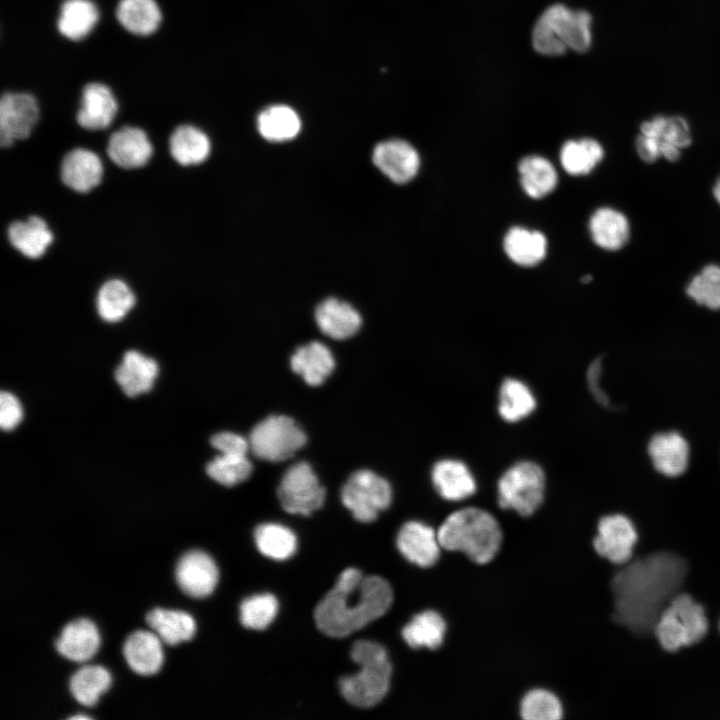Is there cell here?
Here are the masks:
<instances>
[{
  "mask_svg": "<svg viewBox=\"0 0 720 720\" xmlns=\"http://www.w3.org/2000/svg\"><path fill=\"white\" fill-rule=\"evenodd\" d=\"M662 140L656 137L639 135L636 150L639 157L646 163H653L661 157Z\"/></svg>",
  "mask_w": 720,
  "mask_h": 720,
  "instance_id": "cell-49",
  "label": "cell"
},
{
  "mask_svg": "<svg viewBox=\"0 0 720 720\" xmlns=\"http://www.w3.org/2000/svg\"><path fill=\"white\" fill-rule=\"evenodd\" d=\"M545 490L546 475L541 465L528 459L519 460L507 467L498 478V505L527 517L542 505Z\"/></svg>",
  "mask_w": 720,
  "mask_h": 720,
  "instance_id": "cell-7",
  "label": "cell"
},
{
  "mask_svg": "<svg viewBox=\"0 0 720 720\" xmlns=\"http://www.w3.org/2000/svg\"><path fill=\"white\" fill-rule=\"evenodd\" d=\"M520 714L525 720H558L563 708L558 697L546 689H533L521 700Z\"/></svg>",
  "mask_w": 720,
  "mask_h": 720,
  "instance_id": "cell-44",
  "label": "cell"
},
{
  "mask_svg": "<svg viewBox=\"0 0 720 720\" xmlns=\"http://www.w3.org/2000/svg\"><path fill=\"white\" fill-rule=\"evenodd\" d=\"M292 370L310 386L321 385L333 372L335 359L330 349L313 341L296 349L291 356Z\"/></svg>",
  "mask_w": 720,
  "mask_h": 720,
  "instance_id": "cell-25",
  "label": "cell"
},
{
  "mask_svg": "<svg viewBox=\"0 0 720 720\" xmlns=\"http://www.w3.org/2000/svg\"><path fill=\"white\" fill-rule=\"evenodd\" d=\"M638 533L633 522L623 514L603 516L593 540L595 551L613 564L624 565L633 556Z\"/></svg>",
  "mask_w": 720,
  "mask_h": 720,
  "instance_id": "cell-12",
  "label": "cell"
},
{
  "mask_svg": "<svg viewBox=\"0 0 720 720\" xmlns=\"http://www.w3.org/2000/svg\"><path fill=\"white\" fill-rule=\"evenodd\" d=\"M687 563L671 552L630 560L613 577L614 618L637 634L653 632L657 618L678 593Z\"/></svg>",
  "mask_w": 720,
  "mask_h": 720,
  "instance_id": "cell-1",
  "label": "cell"
},
{
  "mask_svg": "<svg viewBox=\"0 0 720 720\" xmlns=\"http://www.w3.org/2000/svg\"><path fill=\"white\" fill-rule=\"evenodd\" d=\"M590 280H592V277H591V276H585V277L582 278V282H584V283H587V282H589Z\"/></svg>",
  "mask_w": 720,
  "mask_h": 720,
  "instance_id": "cell-51",
  "label": "cell"
},
{
  "mask_svg": "<svg viewBox=\"0 0 720 720\" xmlns=\"http://www.w3.org/2000/svg\"><path fill=\"white\" fill-rule=\"evenodd\" d=\"M278 601L272 594H257L246 598L240 605V621L248 629L263 630L275 619Z\"/></svg>",
  "mask_w": 720,
  "mask_h": 720,
  "instance_id": "cell-41",
  "label": "cell"
},
{
  "mask_svg": "<svg viewBox=\"0 0 720 720\" xmlns=\"http://www.w3.org/2000/svg\"><path fill=\"white\" fill-rule=\"evenodd\" d=\"M446 622L434 610L416 614L403 628L402 637L407 645L414 649L439 648L445 638Z\"/></svg>",
  "mask_w": 720,
  "mask_h": 720,
  "instance_id": "cell-32",
  "label": "cell"
},
{
  "mask_svg": "<svg viewBox=\"0 0 720 720\" xmlns=\"http://www.w3.org/2000/svg\"><path fill=\"white\" fill-rule=\"evenodd\" d=\"M393 602L390 584L379 576H364L356 568L344 570L314 611L317 628L343 638L382 617Z\"/></svg>",
  "mask_w": 720,
  "mask_h": 720,
  "instance_id": "cell-2",
  "label": "cell"
},
{
  "mask_svg": "<svg viewBox=\"0 0 720 720\" xmlns=\"http://www.w3.org/2000/svg\"><path fill=\"white\" fill-rule=\"evenodd\" d=\"M704 607L686 593H677L656 620L653 632L660 646L668 651L700 642L708 632Z\"/></svg>",
  "mask_w": 720,
  "mask_h": 720,
  "instance_id": "cell-6",
  "label": "cell"
},
{
  "mask_svg": "<svg viewBox=\"0 0 720 720\" xmlns=\"http://www.w3.org/2000/svg\"><path fill=\"white\" fill-rule=\"evenodd\" d=\"M602 372V360L597 358L591 362L588 367L586 376L587 383L591 394L594 399L602 406H609L610 400L600 385V378Z\"/></svg>",
  "mask_w": 720,
  "mask_h": 720,
  "instance_id": "cell-48",
  "label": "cell"
},
{
  "mask_svg": "<svg viewBox=\"0 0 720 720\" xmlns=\"http://www.w3.org/2000/svg\"><path fill=\"white\" fill-rule=\"evenodd\" d=\"M648 453L654 468L667 477L683 474L689 462V445L678 432L654 435L648 445Z\"/></svg>",
  "mask_w": 720,
  "mask_h": 720,
  "instance_id": "cell-20",
  "label": "cell"
},
{
  "mask_svg": "<svg viewBox=\"0 0 720 720\" xmlns=\"http://www.w3.org/2000/svg\"><path fill=\"white\" fill-rule=\"evenodd\" d=\"M110 684L111 677L105 668L98 665H87L72 675L69 688L77 702L84 706H93Z\"/></svg>",
  "mask_w": 720,
  "mask_h": 720,
  "instance_id": "cell-40",
  "label": "cell"
},
{
  "mask_svg": "<svg viewBox=\"0 0 720 720\" xmlns=\"http://www.w3.org/2000/svg\"><path fill=\"white\" fill-rule=\"evenodd\" d=\"M211 445L227 455H247L250 451L249 441L233 432H219L211 437Z\"/></svg>",
  "mask_w": 720,
  "mask_h": 720,
  "instance_id": "cell-46",
  "label": "cell"
},
{
  "mask_svg": "<svg viewBox=\"0 0 720 720\" xmlns=\"http://www.w3.org/2000/svg\"><path fill=\"white\" fill-rule=\"evenodd\" d=\"M603 148L599 142L591 138L567 141L560 153L564 170L571 175L590 173L602 160Z\"/></svg>",
  "mask_w": 720,
  "mask_h": 720,
  "instance_id": "cell-39",
  "label": "cell"
},
{
  "mask_svg": "<svg viewBox=\"0 0 720 720\" xmlns=\"http://www.w3.org/2000/svg\"><path fill=\"white\" fill-rule=\"evenodd\" d=\"M23 417L22 407L18 399L11 393L2 391L0 394V426L3 430L14 429Z\"/></svg>",
  "mask_w": 720,
  "mask_h": 720,
  "instance_id": "cell-47",
  "label": "cell"
},
{
  "mask_svg": "<svg viewBox=\"0 0 720 720\" xmlns=\"http://www.w3.org/2000/svg\"><path fill=\"white\" fill-rule=\"evenodd\" d=\"M87 718H89V717L82 716V715H77V716L71 717V719H87Z\"/></svg>",
  "mask_w": 720,
  "mask_h": 720,
  "instance_id": "cell-52",
  "label": "cell"
},
{
  "mask_svg": "<svg viewBox=\"0 0 720 720\" xmlns=\"http://www.w3.org/2000/svg\"><path fill=\"white\" fill-rule=\"evenodd\" d=\"M117 111L118 103L111 89L101 82H89L81 91L76 122L86 130H103L111 125Z\"/></svg>",
  "mask_w": 720,
  "mask_h": 720,
  "instance_id": "cell-16",
  "label": "cell"
},
{
  "mask_svg": "<svg viewBox=\"0 0 720 720\" xmlns=\"http://www.w3.org/2000/svg\"><path fill=\"white\" fill-rule=\"evenodd\" d=\"M358 673L342 677L339 690L344 699L359 708H371L386 696L390 688L392 665L386 649L378 643L360 640L351 649Z\"/></svg>",
  "mask_w": 720,
  "mask_h": 720,
  "instance_id": "cell-4",
  "label": "cell"
},
{
  "mask_svg": "<svg viewBox=\"0 0 720 720\" xmlns=\"http://www.w3.org/2000/svg\"><path fill=\"white\" fill-rule=\"evenodd\" d=\"M146 622L161 641L168 645L190 640L196 630L193 617L179 610L154 608L147 613Z\"/></svg>",
  "mask_w": 720,
  "mask_h": 720,
  "instance_id": "cell-33",
  "label": "cell"
},
{
  "mask_svg": "<svg viewBox=\"0 0 720 720\" xmlns=\"http://www.w3.org/2000/svg\"><path fill=\"white\" fill-rule=\"evenodd\" d=\"M158 375L157 363L137 351H127L115 371V379L130 397L148 392Z\"/></svg>",
  "mask_w": 720,
  "mask_h": 720,
  "instance_id": "cell-27",
  "label": "cell"
},
{
  "mask_svg": "<svg viewBox=\"0 0 720 720\" xmlns=\"http://www.w3.org/2000/svg\"><path fill=\"white\" fill-rule=\"evenodd\" d=\"M504 250L516 264L534 266L545 257L546 238L541 232L513 227L505 235Z\"/></svg>",
  "mask_w": 720,
  "mask_h": 720,
  "instance_id": "cell-34",
  "label": "cell"
},
{
  "mask_svg": "<svg viewBox=\"0 0 720 720\" xmlns=\"http://www.w3.org/2000/svg\"><path fill=\"white\" fill-rule=\"evenodd\" d=\"M537 398L530 386L516 377L501 382L497 396V412L503 421L518 423L534 413Z\"/></svg>",
  "mask_w": 720,
  "mask_h": 720,
  "instance_id": "cell-24",
  "label": "cell"
},
{
  "mask_svg": "<svg viewBox=\"0 0 720 720\" xmlns=\"http://www.w3.org/2000/svg\"><path fill=\"white\" fill-rule=\"evenodd\" d=\"M250 451L259 459L280 462L292 457L306 443L303 429L290 417L270 415L250 432Z\"/></svg>",
  "mask_w": 720,
  "mask_h": 720,
  "instance_id": "cell-8",
  "label": "cell"
},
{
  "mask_svg": "<svg viewBox=\"0 0 720 720\" xmlns=\"http://www.w3.org/2000/svg\"><path fill=\"white\" fill-rule=\"evenodd\" d=\"M641 134L659 138L682 149L691 144V133L687 121L679 116H657L641 125Z\"/></svg>",
  "mask_w": 720,
  "mask_h": 720,
  "instance_id": "cell-42",
  "label": "cell"
},
{
  "mask_svg": "<svg viewBox=\"0 0 720 720\" xmlns=\"http://www.w3.org/2000/svg\"><path fill=\"white\" fill-rule=\"evenodd\" d=\"M99 20L97 6L91 0H64L56 22L60 35L71 41L85 38Z\"/></svg>",
  "mask_w": 720,
  "mask_h": 720,
  "instance_id": "cell-28",
  "label": "cell"
},
{
  "mask_svg": "<svg viewBox=\"0 0 720 720\" xmlns=\"http://www.w3.org/2000/svg\"><path fill=\"white\" fill-rule=\"evenodd\" d=\"M175 576L180 589L185 594L204 598L216 588L219 572L214 560L207 553L192 550L179 559Z\"/></svg>",
  "mask_w": 720,
  "mask_h": 720,
  "instance_id": "cell-13",
  "label": "cell"
},
{
  "mask_svg": "<svg viewBox=\"0 0 720 720\" xmlns=\"http://www.w3.org/2000/svg\"><path fill=\"white\" fill-rule=\"evenodd\" d=\"M591 15L563 4L548 7L532 31L533 48L542 55L556 56L567 49L585 52L591 46Z\"/></svg>",
  "mask_w": 720,
  "mask_h": 720,
  "instance_id": "cell-5",
  "label": "cell"
},
{
  "mask_svg": "<svg viewBox=\"0 0 720 720\" xmlns=\"http://www.w3.org/2000/svg\"><path fill=\"white\" fill-rule=\"evenodd\" d=\"M257 127L264 139L271 142H284L293 139L299 133L301 121L291 107L273 105L258 115Z\"/></svg>",
  "mask_w": 720,
  "mask_h": 720,
  "instance_id": "cell-35",
  "label": "cell"
},
{
  "mask_svg": "<svg viewBox=\"0 0 720 720\" xmlns=\"http://www.w3.org/2000/svg\"><path fill=\"white\" fill-rule=\"evenodd\" d=\"M341 500L357 521L370 523L390 506L392 488L387 480L376 473L359 470L344 484Z\"/></svg>",
  "mask_w": 720,
  "mask_h": 720,
  "instance_id": "cell-9",
  "label": "cell"
},
{
  "mask_svg": "<svg viewBox=\"0 0 720 720\" xmlns=\"http://www.w3.org/2000/svg\"><path fill=\"white\" fill-rule=\"evenodd\" d=\"M719 628H720V622H719Z\"/></svg>",
  "mask_w": 720,
  "mask_h": 720,
  "instance_id": "cell-53",
  "label": "cell"
},
{
  "mask_svg": "<svg viewBox=\"0 0 720 720\" xmlns=\"http://www.w3.org/2000/svg\"><path fill=\"white\" fill-rule=\"evenodd\" d=\"M135 295L126 282L110 279L98 290L96 306L99 316L107 322L123 319L135 305Z\"/></svg>",
  "mask_w": 720,
  "mask_h": 720,
  "instance_id": "cell-36",
  "label": "cell"
},
{
  "mask_svg": "<svg viewBox=\"0 0 720 720\" xmlns=\"http://www.w3.org/2000/svg\"><path fill=\"white\" fill-rule=\"evenodd\" d=\"M7 234L13 248L29 259L43 256L53 242L52 231L46 221L39 216H30L25 221L12 222Z\"/></svg>",
  "mask_w": 720,
  "mask_h": 720,
  "instance_id": "cell-26",
  "label": "cell"
},
{
  "mask_svg": "<svg viewBox=\"0 0 720 720\" xmlns=\"http://www.w3.org/2000/svg\"><path fill=\"white\" fill-rule=\"evenodd\" d=\"M115 17L127 32L140 37L153 34L162 21V13L155 0H119Z\"/></svg>",
  "mask_w": 720,
  "mask_h": 720,
  "instance_id": "cell-29",
  "label": "cell"
},
{
  "mask_svg": "<svg viewBox=\"0 0 720 720\" xmlns=\"http://www.w3.org/2000/svg\"><path fill=\"white\" fill-rule=\"evenodd\" d=\"M106 150L110 160L124 169L145 166L153 154V146L146 132L135 126H123L114 131L108 139Z\"/></svg>",
  "mask_w": 720,
  "mask_h": 720,
  "instance_id": "cell-18",
  "label": "cell"
},
{
  "mask_svg": "<svg viewBox=\"0 0 720 720\" xmlns=\"http://www.w3.org/2000/svg\"><path fill=\"white\" fill-rule=\"evenodd\" d=\"M520 181L524 191L534 199H539L555 188L557 173L553 165L540 156H527L518 165Z\"/></svg>",
  "mask_w": 720,
  "mask_h": 720,
  "instance_id": "cell-37",
  "label": "cell"
},
{
  "mask_svg": "<svg viewBox=\"0 0 720 720\" xmlns=\"http://www.w3.org/2000/svg\"><path fill=\"white\" fill-rule=\"evenodd\" d=\"M277 496L288 513L308 516L322 507L326 491L310 464L301 461L286 470L278 486Z\"/></svg>",
  "mask_w": 720,
  "mask_h": 720,
  "instance_id": "cell-10",
  "label": "cell"
},
{
  "mask_svg": "<svg viewBox=\"0 0 720 720\" xmlns=\"http://www.w3.org/2000/svg\"><path fill=\"white\" fill-rule=\"evenodd\" d=\"M123 655L132 671L144 676L153 675L163 662L161 639L150 631H135L126 639Z\"/></svg>",
  "mask_w": 720,
  "mask_h": 720,
  "instance_id": "cell-22",
  "label": "cell"
},
{
  "mask_svg": "<svg viewBox=\"0 0 720 720\" xmlns=\"http://www.w3.org/2000/svg\"><path fill=\"white\" fill-rule=\"evenodd\" d=\"M103 164L100 157L86 148L66 153L60 165V178L65 186L78 193H87L100 184Z\"/></svg>",
  "mask_w": 720,
  "mask_h": 720,
  "instance_id": "cell-19",
  "label": "cell"
},
{
  "mask_svg": "<svg viewBox=\"0 0 720 720\" xmlns=\"http://www.w3.org/2000/svg\"><path fill=\"white\" fill-rule=\"evenodd\" d=\"M372 160L385 176L398 184L411 181L420 166L416 149L400 139L386 140L377 144L373 150Z\"/></svg>",
  "mask_w": 720,
  "mask_h": 720,
  "instance_id": "cell-15",
  "label": "cell"
},
{
  "mask_svg": "<svg viewBox=\"0 0 720 720\" xmlns=\"http://www.w3.org/2000/svg\"><path fill=\"white\" fill-rule=\"evenodd\" d=\"M713 195L717 202L720 204V177L715 182L714 188H713Z\"/></svg>",
  "mask_w": 720,
  "mask_h": 720,
  "instance_id": "cell-50",
  "label": "cell"
},
{
  "mask_svg": "<svg viewBox=\"0 0 720 720\" xmlns=\"http://www.w3.org/2000/svg\"><path fill=\"white\" fill-rule=\"evenodd\" d=\"M206 471L216 482L234 486L251 475L252 463L247 455L220 454L208 463Z\"/></svg>",
  "mask_w": 720,
  "mask_h": 720,
  "instance_id": "cell-43",
  "label": "cell"
},
{
  "mask_svg": "<svg viewBox=\"0 0 720 720\" xmlns=\"http://www.w3.org/2000/svg\"><path fill=\"white\" fill-rule=\"evenodd\" d=\"M589 229L594 243L606 250H618L629 239L630 228L626 216L609 207L599 208L593 213Z\"/></svg>",
  "mask_w": 720,
  "mask_h": 720,
  "instance_id": "cell-31",
  "label": "cell"
},
{
  "mask_svg": "<svg viewBox=\"0 0 720 720\" xmlns=\"http://www.w3.org/2000/svg\"><path fill=\"white\" fill-rule=\"evenodd\" d=\"M688 296L698 305L720 309V266L707 265L687 286Z\"/></svg>",
  "mask_w": 720,
  "mask_h": 720,
  "instance_id": "cell-45",
  "label": "cell"
},
{
  "mask_svg": "<svg viewBox=\"0 0 720 720\" xmlns=\"http://www.w3.org/2000/svg\"><path fill=\"white\" fill-rule=\"evenodd\" d=\"M315 321L323 334L335 340L352 337L362 323L352 305L336 298H327L316 307Z\"/></svg>",
  "mask_w": 720,
  "mask_h": 720,
  "instance_id": "cell-21",
  "label": "cell"
},
{
  "mask_svg": "<svg viewBox=\"0 0 720 720\" xmlns=\"http://www.w3.org/2000/svg\"><path fill=\"white\" fill-rule=\"evenodd\" d=\"M430 477L433 488L446 501L466 500L477 490V481L472 470L460 459H439L433 464Z\"/></svg>",
  "mask_w": 720,
  "mask_h": 720,
  "instance_id": "cell-14",
  "label": "cell"
},
{
  "mask_svg": "<svg viewBox=\"0 0 720 720\" xmlns=\"http://www.w3.org/2000/svg\"><path fill=\"white\" fill-rule=\"evenodd\" d=\"M39 105L28 92H4L0 98V145L28 138L39 120Z\"/></svg>",
  "mask_w": 720,
  "mask_h": 720,
  "instance_id": "cell-11",
  "label": "cell"
},
{
  "mask_svg": "<svg viewBox=\"0 0 720 720\" xmlns=\"http://www.w3.org/2000/svg\"><path fill=\"white\" fill-rule=\"evenodd\" d=\"M396 545L409 562L427 568L439 559L441 545L438 534L420 521H408L399 530Z\"/></svg>",
  "mask_w": 720,
  "mask_h": 720,
  "instance_id": "cell-17",
  "label": "cell"
},
{
  "mask_svg": "<svg viewBox=\"0 0 720 720\" xmlns=\"http://www.w3.org/2000/svg\"><path fill=\"white\" fill-rule=\"evenodd\" d=\"M254 539L258 550L266 557L274 560H286L297 550V537L289 528L276 524L265 523L255 529Z\"/></svg>",
  "mask_w": 720,
  "mask_h": 720,
  "instance_id": "cell-38",
  "label": "cell"
},
{
  "mask_svg": "<svg viewBox=\"0 0 720 720\" xmlns=\"http://www.w3.org/2000/svg\"><path fill=\"white\" fill-rule=\"evenodd\" d=\"M437 534L442 548L462 552L477 564L493 560L502 543L497 519L478 507H464L452 512Z\"/></svg>",
  "mask_w": 720,
  "mask_h": 720,
  "instance_id": "cell-3",
  "label": "cell"
},
{
  "mask_svg": "<svg viewBox=\"0 0 720 720\" xmlns=\"http://www.w3.org/2000/svg\"><path fill=\"white\" fill-rule=\"evenodd\" d=\"M100 637L96 626L88 619L69 622L56 640L57 651L74 662H85L97 652Z\"/></svg>",
  "mask_w": 720,
  "mask_h": 720,
  "instance_id": "cell-23",
  "label": "cell"
},
{
  "mask_svg": "<svg viewBox=\"0 0 720 720\" xmlns=\"http://www.w3.org/2000/svg\"><path fill=\"white\" fill-rule=\"evenodd\" d=\"M210 150L208 136L191 124L177 126L169 137L170 155L181 166L203 163L208 158Z\"/></svg>",
  "mask_w": 720,
  "mask_h": 720,
  "instance_id": "cell-30",
  "label": "cell"
}]
</instances>
